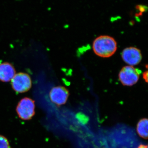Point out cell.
I'll return each mask as SVG.
<instances>
[{
  "mask_svg": "<svg viewBox=\"0 0 148 148\" xmlns=\"http://www.w3.org/2000/svg\"><path fill=\"white\" fill-rule=\"evenodd\" d=\"M92 48L96 55L102 58H109L116 51L117 44L113 37L104 35L97 37L94 40Z\"/></svg>",
  "mask_w": 148,
  "mask_h": 148,
  "instance_id": "obj_1",
  "label": "cell"
},
{
  "mask_svg": "<svg viewBox=\"0 0 148 148\" xmlns=\"http://www.w3.org/2000/svg\"><path fill=\"white\" fill-rule=\"evenodd\" d=\"M141 71L132 66L122 68L119 74V79L122 84L125 86H132L138 82Z\"/></svg>",
  "mask_w": 148,
  "mask_h": 148,
  "instance_id": "obj_2",
  "label": "cell"
},
{
  "mask_svg": "<svg viewBox=\"0 0 148 148\" xmlns=\"http://www.w3.org/2000/svg\"><path fill=\"white\" fill-rule=\"evenodd\" d=\"M16 112L19 118L23 120H29L35 114V101L31 98H24L18 102Z\"/></svg>",
  "mask_w": 148,
  "mask_h": 148,
  "instance_id": "obj_3",
  "label": "cell"
},
{
  "mask_svg": "<svg viewBox=\"0 0 148 148\" xmlns=\"http://www.w3.org/2000/svg\"><path fill=\"white\" fill-rule=\"evenodd\" d=\"M12 88L17 93L26 92L31 89L32 81L28 74L19 73L15 74L11 80Z\"/></svg>",
  "mask_w": 148,
  "mask_h": 148,
  "instance_id": "obj_4",
  "label": "cell"
},
{
  "mask_svg": "<svg viewBox=\"0 0 148 148\" xmlns=\"http://www.w3.org/2000/svg\"><path fill=\"white\" fill-rule=\"evenodd\" d=\"M121 57L123 60L130 66L138 65L142 60L141 51L133 47L124 49L122 51Z\"/></svg>",
  "mask_w": 148,
  "mask_h": 148,
  "instance_id": "obj_5",
  "label": "cell"
},
{
  "mask_svg": "<svg viewBox=\"0 0 148 148\" xmlns=\"http://www.w3.org/2000/svg\"><path fill=\"white\" fill-rule=\"evenodd\" d=\"M49 98L52 103L58 106L66 104L69 96V90L62 86L53 87L49 92Z\"/></svg>",
  "mask_w": 148,
  "mask_h": 148,
  "instance_id": "obj_6",
  "label": "cell"
},
{
  "mask_svg": "<svg viewBox=\"0 0 148 148\" xmlns=\"http://www.w3.org/2000/svg\"><path fill=\"white\" fill-rule=\"evenodd\" d=\"M15 69L11 64L8 62L0 64V81L9 82L15 75Z\"/></svg>",
  "mask_w": 148,
  "mask_h": 148,
  "instance_id": "obj_7",
  "label": "cell"
},
{
  "mask_svg": "<svg viewBox=\"0 0 148 148\" xmlns=\"http://www.w3.org/2000/svg\"><path fill=\"white\" fill-rule=\"evenodd\" d=\"M137 131L138 135L143 139L148 138V121L147 119H140L137 125Z\"/></svg>",
  "mask_w": 148,
  "mask_h": 148,
  "instance_id": "obj_8",
  "label": "cell"
},
{
  "mask_svg": "<svg viewBox=\"0 0 148 148\" xmlns=\"http://www.w3.org/2000/svg\"><path fill=\"white\" fill-rule=\"evenodd\" d=\"M0 148H12L7 138L0 135Z\"/></svg>",
  "mask_w": 148,
  "mask_h": 148,
  "instance_id": "obj_9",
  "label": "cell"
},
{
  "mask_svg": "<svg viewBox=\"0 0 148 148\" xmlns=\"http://www.w3.org/2000/svg\"><path fill=\"white\" fill-rule=\"evenodd\" d=\"M143 78L144 79V80H145V81L146 82H148V71H146L144 72L143 73Z\"/></svg>",
  "mask_w": 148,
  "mask_h": 148,
  "instance_id": "obj_10",
  "label": "cell"
},
{
  "mask_svg": "<svg viewBox=\"0 0 148 148\" xmlns=\"http://www.w3.org/2000/svg\"><path fill=\"white\" fill-rule=\"evenodd\" d=\"M139 148H148L147 146L141 145Z\"/></svg>",
  "mask_w": 148,
  "mask_h": 148,
  "instance_id": "obj_11",
  "label": "cell"
}]
</instances>
